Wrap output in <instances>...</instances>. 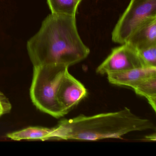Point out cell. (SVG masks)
<instances>
[{
  "instance_id": "obj_1",
  "label": "cell",
  "mask_w": 156,
  "mask_h": 156,
  "mask_svg": "<svg viewBox=\"0 0 156 156\" xmlns=\"http://www.w3.org/2000/svg\"><path fill=\"white\" fill-rule=\"evenodd\" d=\"M26 47L34 66L61 64L69 67L90 53L78 33L76 16L62 14L47 16Z\"/></svg>"
},
{
  "instance_id": "obj_2",
  "label": "cell",
  "mask_w": 156,
  "mask_h": 156,
  "mask_svg": "<svg viewBox=\"0 0 156 156\" xmlns=\"http://www.w3.org/2000/svg\"><path fill=\"white\" fill-rule=\"evenodd\" d=\"M155 125L140 117L129 108L91 116L80 115L63 119L53 128L50 140L95 141L105 139H121L128 133L155 129Z\"/></svg>"
},
{
  "instance_id": "obj_3",
  "label": "cell",
  "mask_w": 156,
  "mask_h": 156,
  "mask_svg": "<svg viewBox=\"0 0 156 156\" xmlns=\"http://www.w3.org/2000/svg\"><path fill=\"white\" fill-rule=\"evenodd\" d=\"M68 68L61 64L34 66L30 89L32 101L39 110L56 118L65 115L56 95L60 83Z\"/></svg>"
},
{
  "instance_id": "obj_4",
  "label": "cell",
  "mask_w": 156,
  "mask_h": 156,
  "mask_svg": "<svg viewBox=\"0 0 156 156\" xmlns=\"http://www.w3.org/2000/svg\"><path fill=\"white\" fill-rule=\"evenodd\" d=\"M156 15V0H130L112 32V41L119 44L126 43L140 24Z\"/></svg>"
},
{
  "instance_id": "obj_5",
  "label": "cell",
  "mask_w": 156,
  "mask_h": 156,
  "mask_svg": "<svg viewBox=\"0 0 156 156\" xmlns=\"http://www.w3.org/2000/svg\"><path fill=\"white\" fill-rule=\"evenodd\" d=\"M146 66H147L137 51L126 43L113 49L106 59L97 68L96 72L99 74H107Z\"/></svg>"
},
{
  "instance_id": "obj_6",
  "label": "cell",
  "mask_w": 156,
  "mask_h": 156,
  "mask_svg": "<svg viewBox=\"0 0 156 156\" xmlns=\"http://www.w3.org/2000/svg\"><path fill=\"white\" fill-rule=\"evenodd\" d=\"M84 86L66 71L57 90V100L65 115L87 96Z\"/></svg>"
},
{
  "instance_id": "obj_7",
  "label": "cell",
  "mask_w": 156,
  "mask_h": 156,
  "mask_svg": "<svg viewBox=\"0 0 156 156\" xmlns=\"http://www.w3.org/2000/svg\"><path fill=\"white\" fill-rule=\"evenodd\" d=\"M126 43L137 51L156 45V15L148 18L140 24Z\"/></svg>"
},
{
  "instance_id": "obj_8",
  "label": "cell",
  "mask_w": 156,
  "mask_h": 156,
  "mask_svg": "<svg viewBox=\"0 0 156 156\" xmlns=\"http://www.w3.org/2000/svg\"><path fill=\"white\" fill-rule=\"evenodd\" d=\"M108 80L115 85L131 87L140 80L152 76L156 75V67L136 68L117 73L107 74Z\"/></svg>"
},
{
  "instance_id": "obj_9",
  "label": "cell",
  "mask_w": 156,
  "mask_h": 156,
  "mask_svg": "<svg viewBox=\"0 0 156 156\" xmlns=\"http://www.w3.org/2000/svg\"><path fill=\"white\" fill-rule=\"evenodd\" d=\"M136 94L147 99L156 112V75L144 78L131 87Z\"/></svg>"
},
{
  "instance_id": "obj_10",
  "label": "cell",
  "mask_w": 156,
  "mask_h": 156,
  "mask_svg": "<svg viewBox=\"0 0 156 156\" xmlns=\"http://www.w3.org/2000/svg\"><path fill=\"white\" fill-rule=\"evenodd\" d=\"M53 128L44 127L31 126L17 131L8 133L7 136L15 140H50V136L52 131Z\"/></svg>"
},
{
  "instance_id": "obj_11",
  "label": "cell",
  "mask_w": 156,
  "mask_h": 156,
  "mask_svg": "<svg viewBox=\"0 0 156 156\" xmlns=\"http://www.w3.org/2000/svg\"><path fill=\"white\" fill-rule=\"evenodd\" d=\"M82 0H47V4L53 14L76 16Z\"/></svg>"
},
{
  "instance_id": "obj_12",
  "label": "cell",
  "mask_w": 156,
  "mask_h": 156,
  "mask_svg": "<svg viewBox=\"0 0 156 156\" xmlns=\"http://www.w3.org/2000/svg\"><path fill=\"white\" fill-rule=\"evenodd\" d=\"M137 52L147 66L156 67V45L150 46Z\"/></svg>"
},
{
  "instance_id": "obj_13",
  "label": "cell",
  "mask_w": 156,
  "mask_h": 156,
  "mask_svg": "<svg viewBox=\"0 0 156 156\" xmlns=\"http://www.w3.org/2000/svg\"><path fill=\"white\" fill-rule=\"evenodd\" d=\"M12 108L11 104L8 98L0 91V117L9 113Z\"/></svg>"
},
{
  "instance_id": "obj_14",
  "label": "cell",
  "mask_w": 156,
  "mask_h": 156,
  "mask_svg": "<svg viewBox=\"0 0 156 156\" xmlns=\"http://www.w3.org/2000/svg\"><path fill=\"white\" fill-rule=\"evenodd\" d=\"M149 140H151V141H156V135L154 134V135H151V136H149L147 138Z\"/></svg>"
}]
</instances>
